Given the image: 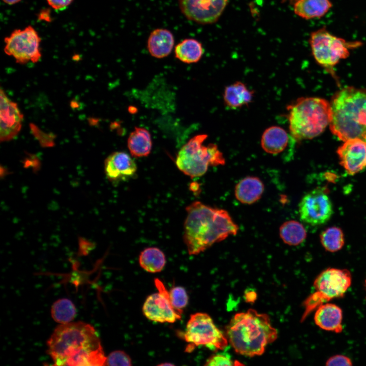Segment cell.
Returning <instances> with one entry per match:
<instances>
[{
	"label": "cell",
	"mask_w": 366,
	"mask_h": 366,
	"mask_svg": "<svg viewBox=\"0 0 366 366\" xmlns=\"http://www.w3.org/2000/svg\"><path fill=\"white\" fill-rule=\"evenodd\" d=\"M283 128L277 126L267 128L263 132L261 138V146L267 153L278 155L287 147L290 137Z\"/></svg>",
	"instance_id": "20"
},
{
	"label": "cell",
	"mask_w": 366,
	"mask_h": 366,
	"mask_svg": "<svg viewBox=\"0 0 366 366\" xmlns=\"http://www.w3.org/2000/svg\"><path fill=\"white\" fill-rule=\"evenodd\" d=\"M47 352L56 365H105L101 340L95 328L79 321L56 327L47 342Z\"/></svg>",
	"instance_id": "1"
},
{
	"label": "cell",
	"mask_w": 366,
	"mask_h": 366,
	"mask_svg": "<svg viewBox=\"0 0 366 366\" xmlns=\"http://www.w3.org/2000/svg\"><path fill=\"white\" fill-rule=\"evenodd\" d=\"M4 3L8 5H14L18 3L21 0H2Z\"/></svg>",
	"instance_id": "37"
},
{
	"label": "cell",
	"mask_w": 366,
	"mask_h": 366,
	"mask_svg": "<svg viewBox=\"0 0 366 366\" xmlns=\"http://www.w3.org/2000/svg\"><path fill=\"white\" fill-rule=\"evenodd\" d=\"M280 236L284 243L289 246H297L303 242L307 231L302 224L295 220L284 222L279 230Z\"/></svg>",
	"instance_id": "26"
},
{
	"label": "cell",
	"mask_w": 366,
	"mask_h": 366,
	"mask_svg": "<svg viewBox=\"0 0 366 366\" xmlns=\"http://www.w3.org/2000/svg\"><path fill=\"white\" fill-rule=\"evenodd\" d=\"M330 131L339 139L358 138L366 142V89L346 87L330 103Z\"/></svg>",
	"instance_id": "4"
},
{
	"label": "cell",
	"mask_w": 366,
	"mask_h": 366,
	"mask_svg": "<svg viewBox=\"0 0 366 366\" xmlns=\"http://www.w3.org/2000/svg\"><path fill=\"white\" fill-rule=\"evenodd\" d=\"M174 45V36L166 28L154 29L150 33L147 41V48L149 53L157 58H162L169 55Z\"/></svg>",
	"instance_id": "18"
},
{
	"label": "cell",
	"mask_w": 366,
	"mask_h": 366,
	"mask_svg": "<svg viewBox=\"0 0 366 366\" xmlns=\"http://www.w3.org/2000/svg\"><path fill=\"white\" fill-rule=\"evenodd\" d=\"M49 5L56 10H62L68 7L73 0H46Z\"/></svg>",
	"instance_id": "33"
},
{
	"label": "cell",
	"mask_w": 366,
	"mask_h": 366,
	"mask_svg": "<svg viewBox=\"0 0 366 366\" xmlns=\"http://www.w3.org/2000/svg\"><path fill=\"white\" fill-rule=\"evenodd\" d=\"M128 147L132 156H147L152 147L150 133L144 128L136 127L128 137Z\"/></svg>",
	"instance_id": "23"
},
{
	"label": "cell",
	"mask_w": 366,
	"mask_h": 366,
	"mask_svg": "<svg viewBox=\"0 0 366 366\" xmlns=\"http://www.w3.org/2000/svg\"><path fill=\"white\" fill-rule=\"evenodd\" d=\"M287 109L289 132L295 141L319 136L330 122V104L322 98H299L288 105Z\"/></svg>",
	"instance_id": "5"
},
{
	"label": "cell",
	"mask_w": 366,
	"mask_h": 366,
	"mask_svg": "<svg viewBox=\"0 0 366 366\" xmlns=\"http://www.w3.org/2000/svg\"><path fill=\"white\" fill-rule=\"evenodd\" d=\"M184 339L190 345V349L202 346L211 350H223L228 340L216 326L211 317L206 313L192 314L187 322Z\"/></svg>",
	"instance_id": "9"
},
{
	"label": "cell",
	"mask_w": 366,
	"mask_h": 366,
	"mask_svg": "<svg viewBox=\"0 0 366 366\" xmlns=\"http://www.w3.org/2000/svg\"><path fill=\"white\" fill-rule=\"evenodd\" d=\"M160 365H173V364H172L171 363H162V364H161Z\"/></svg>",
	"instance_id": "38"
},
{
	"label": "cell",
	"mask_w": 366,
	"mask_h": 366,
	"mask_svg": "<svg viewBox=\"0 0 366 366\" xmlns=\"http://www.w3.org/2000/svg\"><path fill=\"white\" fill-rule=\"evenodd\" d=\"M169 297L173 308L182 313V310L187 306L189 297L185 289L181 286H176L169 290Z\"/></svg>",
	"instance_id": "29"
},
{
	"label": "cell",
	"mask_w": 366,
	"mask_h": 366,
	"mask_svg": "<svg viewBox=\"0 0 366 366\" xmlns=\"http://www.w3.org/2000/svg\"><path fill=\"white\" fill-rule=\"evenodd\" d=\"M199 184L197 182H192L190 184V188L192 192H196L199 189Z\"/></svg>",
	"instance_id": "36"
},
{
	"label": "cell",
	"mask_w": 366,
	"mask_h": 366,
	"mask_svg": "<svg viewBox=\"0 0 366 366\" xmlns=\"http://www.w3.org/2000/svg\"><path fill=\"white\" fill-rule=\"evenodd\" d=\"M315 324L321 329L340 333L343 330V312L336 304L326 302L319 306L314 315Z\"/></svg>",
	"instance_id": "17"
},
{
	"label": "cell",
	"mask_w": 366,
	"mask_h": 366,
	"mask_svg": "<svg viewBox=\"0 0 366 366\" xmlns=\"http://www.w3.org/2000/svg\"><path fill=\"white\" fill-rule=\"evenodd\" d=\"M131 365V358L126 353L121 350L114 351L106 357L105 365L130 366Z\"/></svg>",
	"instance_id": "30"
},
{
	"label": "cell",
	"mask_w": 366,
	"mask_h": 366,
	"mask_svg": "<svg viewBox=\"0 0 366 366\" xmlns=\"http://www.w3.org/2000/svg\"><path fill=\"white\" fill-rule=\"evenodd\" d=\"M320 239L323 247L328 252H336L340 250L345 244L342 230L338 227H328L321 232Z\"/></svg>",
	"instance_id": "28"
},
{
	"label": "cell",
	"mask_w": 366,
	"mask_h": 366,
	"mask_svg": "<svg viewBox=\"0 0 366 366\" xmlns=\"http://www.w3.org/2000/svg\"><path fill=\"white\" fill-rule=\"evenodd\" d=\"M186 210L183 240L190 255L199 254L238 232V226L224 209L196 201Z\"/></svg>",
	"instance_id": "2"
},
{
	"label": "cell",
	"mask_w": 366,
	"mask_h": 366,
	"mask_svg": "<svg viewBox=\"0 0 366 366\" xmlns=\"http://www.w3.org/2000/svg\"><path fill=\"white\" fill-rule=\"evenodd\" d=\"M264 190V184L259 178L249 176L241 179L236 184L234 195L240 203L251 204L260 199Z\"/></svg>",
	"instance_id": "19"
},
{
	"label": "cell",
	"mask_w": 366,
	"mask_h": 366,
	"mask_svg": "<svg viewBox=\"0 0 366 366\" xmlns=\"http://www.w3.org/2000/svg\"><path fill=\"white\" fill-rule=\"evenodd\" d=\"M207 137L206 134L194 136L181 148L176 156L177 167L190 177L201 176L209 166L225 163L223 154L215 144H203Z\"/></svg>",
	"instance_id": "6"
},
{
	"label": "cell",
	"mask_w": 366,
	"mask_h": 366,
	"mask_svg": "<svg viewBox=\"0 0 366 366\" xmlns=\"http://www.w3.org/2000/svg\"><path fill=\"white\" fill-rule=\"evenodd\" d=\"M254 92L241 81L227 86L224 92L225 105L229 108L236 109L248 106L253 98Z\"/></svg>",
	"instance_id": "21"
},
{
	"label": "cell",
	"mask_w": 366,
	"mask_h": 366,
	"mask_svg": "<svg viewBox=\"0 0 366 366\" xmlns=\"http://www.w3.org/2000/svg\"><path fill=\"white\" fill-rule=\"evenodd\" d=\"M77 314L75 305L69 299L60 298L55 301L51 308V314L56 322L66 324L72 322Z\"/></svg>",
	"instance_id": "27"
},
{
	"label": "cell",
	"mask_w": 366,
	"mask_h": 366,
	"mask_svg": "<svg viewBox=\"0 0 366 366\" xmlns=\"http://www.w3.org/2000/svg\"><path fill=\"white\" fill-rule=\"evenodd\" d=\"M365 285H366V280H365Z\"/></svg>",
	"instance_id": "39"
},
{
	"label": "cell",
	"mask_w": 366,
	"mask_h": 366,
	"mask_svg": "<svg viewBox=\"0 0 366 366\" xmlns=\"http://www.w3.org/2000/svg\"><path fill=\"white\" fill-rule=\"evenodd\" d=\"M137 170V165L127 152L115 151L108 156L104 163L106 177L112 182L126 181L133 177Z\"/></svg>",
	"instance_id": "16"
},
{
	"label": "cell",
	"mask_w": 366,
	"mask_h": 366,
	"mask_svg": "<svg viewBox=\"0 0 366 366\" xmlns=\"http://www.w3.org/2000/svg\"><path fill=\"white\" fill-rule=\"evenodd\" d=\"M41 41L35 28L27 26L22 29H15L5 38L4 51L12 56L18 63H36L41 57Z\"/></svg>",
	"instance_id": "10"
},
{
	"label": "cell",
	"mask_w": 366,
	"mask_h": 366,
	"mask_svg": "<svg viewBox=\"0 0 366 366\" xmlns=\"http://www.w3.org/2000/svg\"><path fill=\"white\" fill-rule=\"evenodd\" d=\"M331 7L329 0H294L293 5L294 13L306 19L321 18Z\"/></svg>",
	"instance_id": "22"
},
{
	"label": "cell",
	"mask_w": 366,
	"mask_h": 366,
	"mask_svg": "<svg viewBox=\"0 0 366 366\" xmlns=\"http://www.w3.org/2000/svg\"><path fill=\"white\" fill-rule=\"evenodd\" d=\"M350 272L346 269L328 268L320 273L313 283L315 292L305 301L303 319L313 310L328 301L343 297L351 285Z\"/></svg>",
	"instance_id": "7"
},
{
	"label": "cell",
	"mask_w": 366,
	"mask_h": 366,
	"mask_svg": "<svg viewBox=\"0 0 366 366\" xmlns=\"http://www.w3.org/2000/svg\"><path fill=\"white\" fill-rule=\"evenodd\" d=\"M228 2V0H178V5L188 20L201 24H209L218 21Z\"/></svg>",
	"instance_id": "13"
},
{
	"label": "cell",
	"mask_w": 366,
	"mask_h": 366,
	"mask_svg": "<svg viewBox=\"0 0 366 366\" xmlns=\"http://www.w3.org/2000/svg\"><path fill=\"white\" fill-rule=\"evenodd\" d=\"M23 115L17 104L10 100L1 89L0 138L9 141L15 137L21 127Z\"/></svg>",
	"instance_id": "15"
},
{
	"label": "cell",
	"mask_w": 366,
	"mask_h": 366,
	"mask_svg": "<svg viewBox=\"0 0 366 366\" xmlns=\"http://www.w3.org/2000/svg\"><path fill=\"white\" fill-rule=\"evenodd\" d=\"M340 164L349 175H353L366 169V142L358 139L344 141L338 147Z\"/></svg>",
	"instance_id": "14"
},
{
	"label": "cell",
	"mask_w": 366,
	"mask_h": 366,
	"mask_svg": "<svg viewBox=\"0 0 366 366\" xmlns=\"http://www.w3.org/2000/svg\"><path fill=\"white\" fill-rule=\"evenodd\" d=\"M174 52L178 59L185 63L192 64L199 61L204 53V49L200 42L193 38H188L175 46Z\"/></svg>",
	"instance_id": "24"
},
{
	"label": "cell",
	"mask_w": 366,
	"mask_h": 366,
	"mask_svg": "<svg viewBox=\"0 0 366 366\" xmlns=\"http://www.w3.org/2000/svg\"><path fill=\"white\" fill-rule=\"evenodd\" d=\"M309 42L316 61L332 74L333 67L341 59L349 56V50L359 47L362 44L360 41H347L339 38L325 28L312 32Z\"/></svg>",
	"instance_id": "8"
},
{
	"label": "cell",
	"mask_w": 366,
	"mask_h": 366,
	"mask_svg": "<svg viewBox=\"0 0 366 366\" xmlns=\"http://www.w3.org/2000/svg\"><path fill=\"white\" fill-rule=\"evenodd\" d=\"M301 221L312 226L326 223L333 214V206L326 188L318 187L307 193L299 204Z\"/></svg>",
	"instance_id": "11"
},
{
	"label": "cell",
	"mask_w": 366,
	"mask_h": 366,
	"mask_svg": "<svg viewBox=\"0 0 366 366\" xmlns=\"http://www.w3.org/2000/svg\"><path fill=\"white\" fill-rule=\"evenodd\" d=\"M39 18L41 20H44L45 21H49L50 20V13L48 10H42L39 15Z\"/></svg>",
	"instance_id": "35"
},
{
	"label": "cell",
	"mask_w": 366,
	"mask_h": 366,
	"mask_svg": "<svg viewBox=\"0 0 366 366\" xmlns=\"http://www.w3.org/2000/svg\"><path fill=\"white\" fill-rule=\"evenodd\" d=\"M256 293L252 291H248L245 293V298L248 302H252L256 299Z\"/></svg>",
	"instance_id": "34"
},
{
	"label": "cell",
	"mask_w": 366,
	"mask_h": 366,
	"mask_svg": "<svg viewBox=\"0 0 366 366\" xmlns=\"http://www.w3.org/2000/svg\"><path fill=\"white\" fill-rule=\"evenodd\" d=\"M166 257L163 252L157 247L144 249L140 254L139 263L146 271L157 273L161 271L166 264Z\"/></svg>",
	"instance_id": "25"
},
{
	"label": "cell",
	"mask_w": 366,
	"mask_h": 366,
	"mask_svg": "<svg viewBox=\"0 0 366 366\" xmlns=\"http://www.w3.org/2000/svg\"><path fill=\"white\" fill-rule=\"evenodd\" d=\"M158 292L146 299L142 308L144 316L149 320L159 323H174L181 317V313L172 306L169 291L159 279L155 280Z\"/></svg>",
	"instance_id": "12"
},
{
	"label": "cell",
	"mask_w": 366,
	"mask_h": 366,
	"mask_svg": "<svg viewBox=\"0 0 366 366\" xmlns=\"http://www.w3.org/2000/svg\"><path fill=\"white\" fill-rule=\"evenodd\" d=\"M226 333L234 350L249 357L262 355L267 345L278 337L269 316L251 309L236 314L228 324Z\"/></svg>",
	"instance_id": "3"
},
{
	"label": "cell",
	"mask_w": 366,
	"mask_h": 366,
	"mask_svg": "<svg viewBox=\"0 0 366 366\" xmlns=\"http://www.w3.org/2000/svg\"><path fill=\"white\" fill-rule=\"evenodd\" d=\"M328 366H351L352 361L351 359L344 355L337 354L330 357L326 361Z\"/></svg>",
	"instance_id": "32"
},
{
	"label": "cell",
	"mask_w": 366,
	"mask_h": 366,
	"mask_svg": "<svg viewBox=\"0 0 366 366\" xmlns=\"http://www.w3.org/2000/svg\"><path fill=\"white\" fill-rule=\"evenodd\" d=\"M236 361L231 359L230 355L227 353H219L211 356L206 361L205 365H235Z\"/></svg>",
	"instance_id": "31"
}]
</instances>
